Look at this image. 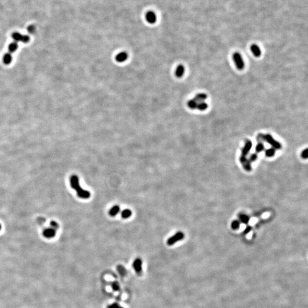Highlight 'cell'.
<instances>
[{
    "mask_svg": "<svg viewBox=\"0 0 308 308\" xmlns=\"http://www.w3.org/2000/svg\"><path fill=\"white\" fill-rule=\"evenodd\" d=\"M70 186L72 188H73L75 191H76L77 195L79 198H82L83 199H87L90 198L91 196L90 192L87 190L83 189L80 187V183H79V179L77 175H73L70 177Z\"/></svg>",
    "mask_w": 308,
    "mask_h": 308,
    "instance_id": "cell-1",
    "label": "cell"
},
{
    "mask_svg": "<svg viewBox=\"0 0 308 308\" xmlns=\"http://www.w3.org/2000/svg\"><path fill=\"white\" fill-rule=\"evenodd\" d=\"M258 135L262 140H265L275 149H281V144L277 140H275V139L270 134H259Z\"/></svg>",
    "mask_w": 308,
    "mask_h": 308,
    "instance_id": "cell-2",
    "label": "cell"
},
{
    "mask_svg": "<svg viewBox=\"0 0 308 308\" xmlns=\"http://www.w3.org/2000/svg\"><path fill=\"white\" fill-rule=\"evenodd\" d=\"M233 59L236 65V66L238 70H242L244 69L245 67V64L239 52H236L233 54Z\"/></svg>",
    "mask_w": 308,
    "mask_h": 308,
    "instance_id": "cell-3",
    "label": "cell"
},
{
    "mask_svg": "<svg viewBox=\"0 0 308 308\" xmlns=\"http://www.w3.org/2000/svg\"><path fill=\"white\" fill-rule=\"evenodd\" d=\"M184 237V233L182 232H178L176 233H175L174 236L170 237L167 241V243L168 245H173L175 243L177 242V241L183 240Z\"/></svg>",
    "mask_w": 308,
    "mask_h": 308,
    "instance_id": "cell-4",
    "label": "cell"
},
{
    "mask_svg": "<svg viewBox=\"0 0 308 308\" xmlns=\"http://www.w3.org/2000/svg\"><path fill=\"white\" fill-rule=\"evenodd\" d=\"M12 36L14 41L17 42L21 41L24 43H27L30 41V37L28 36L22 35L18 32H14L12 34Z\"/></svg>",
    "mask_w": 308,
    "mask_h": 308,
    "instance_id": "cell-5",
    "label": "cell"
},
{
    "mask_svg": "<svg viewBox=\"0 0 308 308\" xmlns=\"http://www.w3.org/2000/svg\"><path fill=\"white\" fill-rule=\"evenodd\" d=\"M252 147V141L249 140V139L245 141L244 146V147L242 149L241 155L240 156L241 157H244V158H247V156L248 155V153L251 151Z\"/></svg>",
    "mask_w": 308,
    "mask_h": 308,
    "instance_id": "cell-6",
    "label": "cell"
},
{
    "mask_svg": "<svg viewBox=\"0 0 308 308\" xmlns=\"http://www.w3.org/2000/svg\"><path fill=\"white\" fill-rule=\"evenodd\" d=\"M239 160H240L241 164L242 165L245 171H247V172L251 171L252 166H251V163L250 162V161H249L247 158H244V157H241V156L240 157Z\"/></svg>",
    "mask_w": 308,
    "mask_h": 308,
    "instance_id": "cell-7",
    "label": "cell"
},
{
    "mask_svg": "<svg viewBox=\"0 0 308 308\" xmlns=\"http://www.w3.org/2000/svg\"><path fill=\"white\" fill-rule=\"evenodd\" d=\"M142 261L140 258H136L134 260L133 263V268L136 273L139 274L142 272Z\"/></svg>",
    "mask_w": 308,
    "mask_h": 308,
    "instance_id": "cell-8",
    "label": "cell"
},
{
    "mask_svg": "<svg viewBox=\"0 0 308 308\" xmlns=\"http://www.w3.org/2000/svg\"><path fill=\"white\" fill-rule=\"evenodd\" d=\"M53 228H47L45 229L43 232V235L44 237L47 239H51L53 238L55 236V232Z\"/></svg>",
    "mask_w": 308,
    "mask_h": 308,
    "instance_id": "cell-9",
    "label": "cell"
},
{
    "mask_svg": "<svg viewBox=\"0 0 308 308\" xmlns=\"http://www.w3.org/2000/svg\"><path fill=\"white\" fill-rule=\"evenodd\" d=\"M146 19L148 23L152 24L156 21V15L154 12L149 11L146 15Z\"/></svg>",
    "mask_w": 308,
    "mask_h": 308,
    "instance_id": "cell-10",
    "label": "cell"
},
{
    "mask_svg": "<svg viewBox=\"0 0 308 308\" xmlns=\"http://www.w3.org/2000/svg\"><path fill=\"white\" fill-rule=\"evenodd\" d=\"M128 58V54L125 52H122L118 54L115 57V59L118 62H124Z\"/></svg>",
    "mask_w": 308,
    "mask_h": 308,
    "instance_id": "cell-11",
    "label": "cell"
},
{
    "mask_svg": "<svg viewBox=\"0 0 308 308\" xmlns=\"http://www.w3.org/2000/svg\"><path fill=\"white\" fill-rule=\"evenodd\" d=\"M185 72V68L183 65H179L175 70V76L177 78H182Z\"/></svg>",
    "mask_w": 308,
    "mask_h": 308,
    "instance_id": "cell-12",
    "label": "cell"
},
{
    "mask_svg": "<svg viewBox=\"0 0 308 308\" xmlns=\"http://www.w3.org/2000/svg\"><path fill=\"white\" fill-rule=\"evenodd\" d=\"M258 139H259V140H258V142H257V145H256V148H255L256 153H257V154H258V153L262 152L264 150V148H265L264 144L263 142L261 140L262 139H261V138L259 136V135H258Z\"/></svg>",
    "mask_w": 308,
    "mask_h": 308,
    "instance_id": "cell-13",
    "label": "cell"
},
{
    "mask_svg": "<svg viewBox=\"0 0 308 308\" xmlns=\"http://www.w3.org/2000/svg\"><path fill=\"white\" fill-rule=\"evenodd\" d=\"M251 50L256 57H260L261 55V51L259 46L256 44H254L251 46Z\"/></svg>",
    "mask_w": 308,
    "mask_h": 308,
    "instance_id": "cell-14",
    "label": "cell"
},
{
    "mask_svg": "<svg viewBox=\"0 0 308 308\" xmlns=\"http://www.w3.org/2000/svg\"><path fill=\"white\" fill-rule=\"evenodd\" d=\"M12 59H13V58H12V54L10 53H6L4 54L3 57V59H2L3 63L6 65H8L11 64Z\"/></svg>",
    "mask_w": 308,
    "mask_h": 308,
    "instance_id": "cell-15",
    "label": "cell"
},
{
    "mask_svg": "<svg viewBox=\"0 0 308 308\" xmlns=\"http://www.w3.org/2000/svg\"><path fill=\"white\" fill-rule=\"evenodd\" d=\"M18 45L17 42L14 41L13 42L10 43L8 46L9 53L10 54L13 53L18 49Z\"/></svg>",
    "mask_w": 308,
    "mask_h": 308,
    "instance_id": "cell-16",
    "label": "cell"
},
{
    "mask_svg": "<svg viewBox=\"0 0 308 308\" xmlns=\"http://www.w3.org/2000/svg\"><path fill=\"white\" fill-rule=\"evenodd\" d=\"M208 96L205 93H198V94H196L195 95V96L193 98V99L197 102H202V101H204L205 99H207Z\"/></svg>",
    "mask_w": 308,
    "mask_h": 308,
    "instance_id": "cell-17",
    "label": "cell"
},
{
    "mask_svg": "<svg viewBox=\"0 0 308 308\" xmlns=\"http://www.w3.org/2000/svg\"><path fill=\"white\" fill-rule=\"evenodd\" d=\"M120 211V207L119 205H114L113 206L110 210L109 211V214L111 216H116L117 214H118V213Z\"/></svg>",
    "mask_w": 308,
    "mask_h": 308,
    "instance_id": "cell-18",
    "label": "cell"
},
{
    "mask_svg": "<svg viewBox=\"0 0 308 308\" xmlns=\"http://www.w3.org/2000/svg\"><path fill=\"white\" fill-rule=\"evenodd\" d=\"M208 105L207 103H205L204 101L199 102H198L196 108L200 111H205L208 108Z\"/></svg>",
    "mask_w": 308,
    "mask_h": 308,
    "instance_id": "cell-19",
    "label": "cell"
},
{
    "mask_svg": "<svg viewBox=\"0 0 308 308\" xmlns=\"http://www.w3.org/2000/svg\"><path fill=\"white\" fill-rule=\"evenodd\" d=\"M275 154H276V149L273 147L269 148L268 149H267L265 151V156L269 158L273 157L275 155Z\"/></svg>",
    "mask_w": 308,
    "mask_h": 308,
    "instance_id": "cell-20",
    "label": "cell"
},
{
    "mask_svg": "<svg viewBox=\"0 0 308 308\" xmlns=\"http://www.w3.org/2000/svg\"><path fill=\"white\" fill-rule=\"evenodd\" d=\"M197 104H198V102L193 98L189 100L187 102L188 107L192 110H194L196 108Z\"/></svg>",
    "mask_w": 308,
    "mask_h": 308,
    "instance_id": "cell-21",
    "label": "cell"
},
{
    "mask_svg": "<svg viewBox=\"0 0 308 308\" xmlns=\"http://www.w3.org/2000/svg\"><path fill=\"white\" fill-rule=\"evenodd\" d=\"M249 217L247 214H241L239 215V221L243 224H248L249 221Z\"/></svg>",
    "mask_w": 308,
    "mask_h": 308,
    "instance_id": "cell-22",
    "label": "cell"
},
{
    "mask_svg": "<svg viewBox=\"0 0 308 308\" xmlns=\"http://www.w3.org/2000/svg\"><path fill=\"white\" fill-rule=\"evenodd\" d=\"M132 214V212L131 210H129V209H126V210H123L122 213H121V216H122V217L123 219H128L129 218Z\"/></svg>",
    "mask_w": 308,
    "mask_h": 308,
    "instance_id": "cell-23",
    "label": "cell"
},
{
    "mask_svg": "<svg viewBox=\"0 0 308 308\" xmlns=\"http://www.w3.org/2000/svg\"><path fill=\"white\" fill-rule=\"evenodd\" d=\"M240 227V221L238 220H233L231 223V228L233 230H237Z\"/></svg>",
    "mask_w": 308,
    "mask_h": 308,
    "instance_id": "cell-24",
    "label": "cell"
},
{
    "mask_svg": "<svg viewBox=\"0 0 308 308\" xmlns=\"http://www.w3.org/2000/svg\"><path fill=\"white\" fill-rule=\"evenodd\" d=\"M117 270H118L119 273L122 276L125 275V274L126 273V269L124 268L123 266H122V265H118V267H117Z\"/></svg>",
    "mask_w": 308,
    "mask_h": 308,
    "instance_id": "cell-25",
    "label": "cell"
},
{
    "mask_svg": "<svg viewBox=\"0 0 308 308\" xmlns=\"http://www.w3.org/2000/svg\"><path fill=\"white\" fill-rule=\"evenodd\" d=\"M257 158H258V154L255 152V153H254V154L251 155V156H249L248 160L250 161L251 163H252V162H254V161H256L257 159Z\"/></svg>",
    "mask_w": 308,
    "mask_h": 308,
    "instance_id": "cell-26",
    "label": "cell"
},
{
    "mask_svg": "<svg viewBox=\"0 0 308 308\" xmlns=\"http://www.w3.org/2000/svg\"><path fill=\"white\" fill-rule=\"evenodd\" d=\"M301 157L303 158V159H307L308 157V148H305L304 150L302 151V153H301Z\"/></svg>",
    "mask_w": 308,
    "mask_h": 308,
    "instance_id": "cell-27",
    "label": "cell"
},
{
    "mask_svg": "<svg viewBox=\"0 0 308 308\" xmlns=\"http://www.w3.org/2000/svg\"><path fill=\"white\" fill-rule=\"evenodd\" d=\"M50 226L52 227V228H53V229H54L55 230H57L58 228H59V225L58 224L55 222V221H52L51 223H50Z\"/></svg>",
    "mask_w": 308,
    "mask_h": 308,
    "instance_id": "cell-28",
    "label": "cell"
},
{
    "mask_svg": "<svg viewBox=\"0 0 308 308\" xmlns=\"http://www.w3.org/2000/svg\"><path fill=\"white\" fill-rule=\"evenodd\" d=\"M35 30H36V28H35V27L33 25H30L27 27L28 32L31 34H33L35 32Z\"/></svg>",
    "mask_w": 308,
    "mask_h": 308,
    "instance_id": "cell-29",
    "label": "cell"
},
{
    "mask_svg": "<svg viewBox=\"0 0 308 308\" xmlns=\"http://www.w3.org/2000/svg\"><path fill=\"white\" fill-rule=\"evenodd\" d=\"M112 289L115 291H119L120 287H119V284L117 283V282H114L112 284Z\"/></svg>",
    "mask_w": 308,
    "mask_h": 308,
    "instance_id": "cell-30",
    "label": "cell"
},
{
    "mask_svg": "<svg viewBox=\"0 0 308 308\" xmlns=\"http://www.w3.org/2000/svg\"><path fill=\"white\" fill-rule=\"evenodd\" d=\"M124 308L122 307H121V305H119V304H116V303H114L112 304H111L110 305L108 308Z\"/></svg>",
    "mask_w": 308,
    "mask_h": 308,
    "instance_id": "cell-31",
    "label": "cell"
},
{
    "mask_svg": "<svg viewBox=\"0 0 308 308\" xmlns=\"http://www.w3.org/2000/svg\"><path fill=\"white\" fill-rule=\"evenodd\" d=\"M251 229H252L251 227H250V226H248V227H247L245 229L244 231V234H248L249 232H251Z\"/></svg>",
    "mask_w": 308,
    "mask_h": 308,
    "instance_id": "cell-32",
    "label": "cell"
},
{
    "mask_svg": "<svg viewBox=\"0 0 308 308\" xmlns=\"http://www.w3.org/2000/svg\"><path fill=\"white\" fill-rule=\"evenodd\" d=\"M38 220V222H39V223H40V224H41V223H44L45 222V219H43V218H42V217H40V218H39Z\"/></svg>",
    "mask_w": 308,
    "mask_h": 308,
    "instance_id": "cell-33",
    "label": "cell"
},
{
    "mask_svg": "<svg viewBox=\"0 0 308 308\" xmlns=\"http://www.w3.org/2000/svg\"><path fill=\"white\" fill-rule=\"evenodd\" d=\"M1 224H0V230H1Z\"/></svg>",
    "mask_w": 308,
    "mask_h": 308,
    "instance_id": "cell-34",
    "label": "cell"
}]
</instances>
